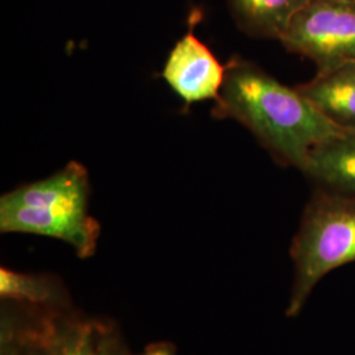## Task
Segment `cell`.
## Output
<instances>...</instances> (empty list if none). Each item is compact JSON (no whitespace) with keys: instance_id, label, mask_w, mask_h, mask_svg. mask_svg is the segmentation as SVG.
<instances>
[{"instance_id":"1","label":"cell","mask_w":355,"mask_h":355,"mask_svg":"<svg viewBox=\"0 0 355 355\" xmlns=\"http://www.w3.org/2000/svg\"><path fill=\"white\" fill-rule=\"evenodd\" d=\"M212 114L232 119L252 132L277 164L302 171L322 141L338 127L297 89L280 83L261 66L234 57Z\"/></svg>"},{"instance_id":"2","label":"cell","mask_w":355,"mask_h":355,"mask_svg":"<svg viewBox=\"0 0 355 355\" xmlns=\"http://www.w3.org/2000/svg\"><path fill=\"white\" fill-rule=\"evenodd\" d=\"M89 171L69 162L51 177L23 184L0 199V230L29 233L69 243L76 255L95 253L101 224L89 215Z\"/></svg>"},{"instance_id":"3","label":"cell","mask_w":355,"mask_h":355,"mask_svg":"<svg viewBox=\"0 0 355 355\" xmlns=\"http://www.w3.org/2000/svg\"><path fill=\"white\" fill-rule=\"evenodd\" d=\"M293 283L287 318H297L318 283L355 263V198L313 189L290 248Z\"/></svg>"},{"instance_id":"4","label":"cell","mask_w":355,"mask_h":355,"mask_svg":"<svg viewBox=\"0 0 355 355\" xmlns=\"http://www.w3.org/2000/svg\"><path fill=\"white\" fill-rule=\"evenodd\" d=\"M292 54L311 61L316 74L355 62V3L308 0L280 38Z\"/></svg>"},{"instance_id":"5","label":"cell","mask_w":355,"mask_h":355,"mask_svg":"<svg viewBox=\"0 0 355 355\" xmlns=\"http://www.w3.org/2000/svg\"><path fill=\"white\" fill-rule=\"evenodd\" d=\"M202 13L193 10L189 32L178 41L166 60L162 78L178 96L190 107L195 103L217 102L224 86L227 64L195 33Z\"/></svg>"},{"instance_id":"6","label":"cell","mask_w":355,"mask_h":355,"mask_svg":"<svg viewBox=\"0 0 355 355\" xmlns=\"http://www.w3.org/2000/svg\"><path fill=\"white\" fill-rule=\"evenodd\" d=\"M38 322L51 355H129L117 328L98 318L42 308Z\"/></svg>"},{"instance_id":"7","label":"cell","mask_w":355,"mask_h":355,"mask_svg":"<svg viewBox=\"0 0 355 355\" xmlns=\"http://www.w3.org/2000/svg\"><path fill=\"white\" fill-rule=\"evenodd\" d=\"M302 174L313 189L355 198V128H343L318 144Z\"/></svg>"},{"instance_id":"8","label":"cell","mask_w":355,"mask_h":355,"mask_svg":"<svg viewBox=\"0 0 355 355\" xmlns=\"http://www.w3.org/2000/svg\"><path fill=\"white\" fill-rule=\"evenodd\" d=\"M297 89L338 127L355 128V62L316 74Z\"/></svg>"},{"instance_id":"9","label":"cell","mask_w":355,"mask_h":355,"mask_svg":"<svg viewBox=\"0 0 355 355\" xmlns=\"http://www.w3.org/2000/svg\"><path fill=\"white\" fill-rule=\"evenodd\" d=\"M308 0H228L232 17L246 36L262 40L283 37L293 16Z\"/></svg>"},{"instance_id":"10","label":"cell","mask_w":355,"mask_h":355,"mask_svg":"<svg viewBox=\"0 0 355 355\" xmlns=\"http://www.w3.org/2000/svg\"><path fill=\"white\" fill-rule=\"evenodd\" d=\"M0 296L3 300L58 308L62 304L64 292L49 277L20 274L10 268H0Z\"/></svg>"},{"instance_id":"11","label":"cell","mask_w":355,"mask_h":355,"mask_svg":"<svg viewBox=\"0 0 355 355\" xmlns=\"http://www.w3.org/2000/svg\"><path fill=\"white\" fill-rule=\"evenodd\" d=\"M0 355H51L36 315H13L3 311Z\"/></svg>"},{"instance_id":"12","label":"cell","mask_w":355,"mask_h":355,"mask_svg":"<svg viewBox=\"0 0 355 355\" xmlns=\"http://www.w3.org/2000/svg\"><path fill=\"white\" fill-rule=\"evenodd\" d=\"M140 355H175V349L171 343H153Z\"/></svg>"},{"instance_id":"13","label":"cell","mask_w":355,"mask_h":355,"mask_svg":"<svg viewBox=\"0 0 355 355\" xmlns=\"http://www.w3.org/2000/svg\"><path fill=\"white\" fill-rule=\"evenodd\" d=\"M346 1H354L355 3V0H346Z\"/></svg>"}]
</instances>
